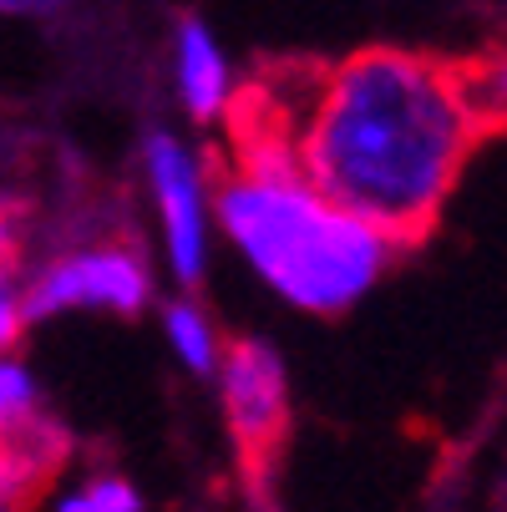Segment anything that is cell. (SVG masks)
Here are the masks:
<instances>
[{
    "label": "cell",
    "instance_id": "1",
    "mask_svg": "<svg viewBox=\"0 0 507 512\" xmlns=\"http://www.w3.org/2000/svg\"><path fill=\"white\" fill-rule=\"evenodd\" d=\"M477 132L452 82V61L366 46L325 71L300 132L305 178L391 244L437 229Z\"/></svg>",
    "mask_w": 507,
    "mask_h": 512
},
{
    "label": "cell",
    "instance_id": "2",
    "mask_svg": "<svg viewBox=\"0 0 507 512\" xmlns=\"http://www.w3.org/2000/svg\"><path fill=\"white\" fill-rule=\"evenodd\" d=\"M219 218L254 269L300 310H345L386 269L391 239L330 203L310 178H229L219 188Z\"/></svg>",
    "mask_w": 507,
    "mask_h": 512
},
{
    "label": "cell",
    "instance_id": "3",
    "mask_svg": "<svg viewBox=\"0 0 507 512\" xmlns=\"http://www.w3.org/2000/svg\"><path fill=\"white\" fill-rule=\"evenodd\" d=\"M224 411L234 426V442L244 457V472L259 482L289 431V391H284V365L264 340H234L224 360Z\"/></svg>",
    "mask_w": 507,
    "mask_h": 512
},
{
    "label": "cell",
    "instance_id": "4",
    "mask_svg": "<svg viewBox=\"0 0 507 512\" xmlns=\"http://www.w3.org/2000/svg\"><path fill=\"white\" fill-rule=\"evenodd\" d=\"M66 305H107V310H142L148 305V274L142 264L122 249H92L77 259H61L56 269H46L21 300L26 320L56 315Z\"/></svg>",
    "mask_w": 507,
    "mask_h": 512
},
{
    "label": "cell",
    "instance_id": "5",
    "mask_svg": "<svg viewBox=\"0 0 507 512\" xmlns=\"http://www.w3.org/2000/svg\"><path fill=\"white\" fill-rule=\"evenodd\" d=\"M148 168H153L158 203H163L173 269H178V279H198V269H203V203H198V173H193L188 153L178 148L173 137H153Z\"/></svg>",
    "mask_w": 507,
    "mask_h": 512
},
{
    "label": "cell",
    "instance_id": "6",
    "mask_svg": "<svg viewBox=\"0 0 507 512\" xmlns=\"http://www.w3.org/2000/svg\"><path fill=\"white\" fill-rule=\"evenodd\" d=\"M452 82L467 107V122L482 137H507V46L452 61Z\"/></svg>",
    "mask_w": 507,
    "mask_h": 512
},
{
    "label": "cell",
    "instance_id": "7",
    "mask_svg": "<svg viewBox=\"0 0 507 512\" xmlns=\"http://www.w3.org/2000/svg\"><path fill=\"white\" fill-rule=\"evenodd\" d=\"M178 77H183V97L193 117H213L224 107L229 66H224V51L213 46V36L203 31V21H183L178 31Z\"/></svg>",
    "mask_w": 507,
    "mask_h": 512
},
{
    "label": "cell",
    "instance_id": "8",
    "mask_svg": "<svg viewBox=\"0 0 507 512\" xmlns=\"http://www.w3.org/2000/svg\"><path fill=\"white\" fill-rule=\"evenodd\" d=\"M168 335H173L178 355L193 365V371H208L213 365V335H208V320L193 305H173L168 310Z\"/></svg>",
    "mask_w": 507,
    "mask_h": 512
},
{
    "label": "cell",
    "instance_id": "9",
    "mask_svg": "<svg viewBox=\"0 0 507 512\" xmlns=\"http://www.w3.org/2000/svg\"><path fill=\"white\" fill-rule=\"evenodd\" d=\"M61 512H142V497H137L122 477H102V482H92L87 492L66 497Z\"/></svg>",
    "mask_w": 507,
    "mask_h": 512
},
{
    "label": "cell",
    "instance_id": "10",
    "mask_svg": "<svg viewBox=\"0 0 507 512\" xmlns=\"http://www.w3.org/2000/svg\"><path fill=\"white\" fill-rule=\"evenodd\" d=\"M36 391H31V376L21 371V365H6L0 360V431H6L21 411H31Z\"/></svg>",
    "mask_w": 507,
    "mask_h": 512
},
{
    "label": "cell",
    "instance_id": "11",
    "mask_svg": "<svg viewBox=\"0 0 507 512\" xmlns=\"http://www.w3.org/2000/svg\"><path fill=\"white\" fill-rule=\"evenodd\" d=\"M66 0H0V11H11V16H46V11H61Z\"/></svg>",
    "mask_w": 507,
    "mask_h": 512
},
{
    "label": "cell",
    "instance_id": "12",
    "mask_svg": "<svg viewBox=\"0 0 507 512\" xmlns=\"http://www.w3.org/2000/svg\"><path fill=\"white\" fill-rule=\"evenodd\" d=\"M6 269H11V239H6V224H0V300H6Z\"/></svg>",
    "mask_w": 507,
    "mask_h": 512
}]
</instances>
